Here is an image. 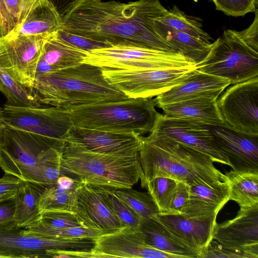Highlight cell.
<instances>
[{"label":"cell","mask_w":258,"mask_h":258,"mask_svg":"<svg viewBox=\"0 0 258 258\" xmlns=\"http://www.w3.org/2000/svg\"><path fill=\"white\" fill-rule=\"evenodd\" d=\"M168 11L157 0L127 3L81 0L62 17V29L108 45L127 41L153 49L176 51L153 28L154 20Z\"/></svg>","instance_id":"cell-1"},{"label":"cell","mask_w":258,"mask_h":258,"mask_svg":"<svg viewBox=\"0 0 258 258\" xmlns=\"http://www.w3.org/2000/svg\"><path fill=\"white\" fill-rule=\"evenodd\" d=\"M166 26L200 39L207 43H211V37L203 30L202 24L192 17L182 12L176 6L163 16L157 18Z\"/></svg>","instance_id":"cell-31"},{"label":"cell","mask_w":258,"mask_h":258,"mask_svg":"<svg viewBox=\"0 0 258 258\" xmlns=\"http://www.w3.org/2000/svg\"><path fill=\"white\" fill-rule=\"evenodd\" d=\"M74 213L84 227L104 234L122 227L98 186L82 182L78 186Z\"/></svg>","instance_id":"cell-19"},{"label":"cell","mask_w":258,"mask_h":258,"mask_svg":"<svg viewBox=\"0 0 258 258\" xmlns=\"http://www.w3.org/2000/svg\"><path fill=\"white\" fill-rule=\"evenodd\" d=\"M85 51L66 42L56 32L44 40L41 57L55 71L83 63Z\"/></svg>","instance_id":"cell-27"},{"label":"cell","mask_w":258,"mask_h":258,"mask_svg":"<svg viewBox=\"0 0 258 258\" xmlns=\"http://www.w3.org/2000/svg\"><path fill=\"white\" fill-rule=\"evenodd\" d=\"M196 69L228 79L231 85L243 82L258 77V52L243 40L238 31L227 29L212 43L209 54Z\"/></svg>","instance_id":"cell-8"},{"label":"cell","mask_w":258,"mask_h":258,"mask_svg":"<svg viewBox=\"0 0 258 258\" xmlns=\"http://www.w3.org/2000/svg\"><path fill=\"white\" fill-rule=\"evenodd\" d=\"M5 125L65 141L74 124L67 113L57 107L15 106L5 104Z\"/></svg>","instance_id":"cell-13"},{"label":"cell","mask_w":258,"mask_h":258,"mask_svg":"<svg viewBox=\"0 0 258 258\" xmlns=\"http://www.w3.org/2000/svg\"><path fill=\"white\" fill-rule=\"evenodd\" d=\"M224 176L229 186V201L236 202L240 208L258 205V173L231 170Z\"/></svg>","instance_id":"cell-28"},{"label":"cell","mask_w":258,"mask_h":258,"mask_svg":"<svg viewBox=\"0 0 258 258\" xmlns=\"http://www.w3.org/2000/svg\"><path fill=\"white\" fill-rule=\"evenodd\" d=\"M5 173L0 178V202L13 199L23 184L21 179L11 174Z\"/></svg>","instance_id":"cell-42"},{"label":"cell","mask_w":258,"mask_h":258,"mask_svg":"<svg viewBox=\"0 0 258 258\" xmlns=\"http://www.w3.org/2000/svg\"><path fill=\"white\" fill-rule=\"evenodd\" d=\"M251 258L243 251L225 247L216 241H211L202 258Z\"/></svg>","instance_id":"cell-41"},{"label":"cell","mask_w":258,"mask_h":258,"mask_svg":"<svg viewBox=\"0 0 258 258\" xmlns=\"http://www.w3.org/2000/svg\"><path fill=\"white\" fill-rule=\"evenodd\" d=\"M210 127L218 150L232 170L258 173V135L238 131L225 122Z\"/></svg>","instance_id":"cell-16"},{"label":"cell","mask_w":258,"mask_h":258,"mask_svg":"<svg viewBox=\"0 0 258 258\" xmlns=\"http://www.w3.org/2000/svg\"><path fill=\"white\" fill-rule=\"evenodd\" d=\"M91 239L55 238L26 233L15 223L0 227V257H50L52 249L90 250Z\"/></svg>","instance_id":"cell-10"},{"label":"cell","mask_w":258,"mask_h":258,"mask_svg":"<svg viewBox=\"0 0 258 258\" xmlns=\"http://www.w3.org/2000/svg\"><path fill=\"white\" fill-rule=\"evenodd\" d=\"M4 126L5 123L3 118V108L0 107V140Z\"/></svg>","instance_id":"cell-47"},{"label":"cell","mask_w":258,"mask_h":258,"mask_svg":"<svg viewBox=\"0 0 258 258\" xmlns=\"http://www.w3.org/2000/svg\"><path fill=\"white\" fill-rule=\"evenodd\" d=\"M62 19L49 0H42L22 24L9 34L49 36L62 28Z\"/></svg>","instance_id":"cell-24"},{"label":"cell","mask_w":258,"mask_h":258,"mask_svg":"<svg viewBox=\"0 0 258 258\" xmlns=\"http://www.w3.org/2000/svg\"><path fill=\"white\" fill-rule=\"evenodd\" d=\"M102 70L82 63L37 77L34 96L41 105L61 108L129 99L108 82Z\"/></svg>","instance_id":"cell-2"},{"label":"cell","mask_w":258,"mask_h":258,"mask_svg":"<svg viewBox=\"0 0 258 258\" xmlns=\"http://www.w3.org/2000/svg\"><path fill=\"white\" fill-rule=\"evenodd\" d=\"M0 91L7 98L6 104L15 106L41 105L33 93L15 81L1 64Z\"/></svg>","instance_id":"cell-34"},{"label":"cell","mask_w":258,"mask_h":258,"mask_svg":"<svg viewBox=\"0 0 258 258\" xmlns=\"http://www.w3.org/2000/svg\"><path fill=\"white\" fill-rule=\"evenodd\" d=\"M83 63L102 69L139 71L195 66L178 51L153 49L132 41H121L85 51Z\"/></svg>","instance_id":"cell-7"},{"label":"cell","mask_w":258,"mask_h":258,"mask_svg":"<svg viewBox=\"0 0 258 258\" xmlns=\"http://www.w3.org/2000/svg\"><path fill=\"white\" fill-rule=\"evenodd\" d=\"M66 141L5 125L0 140V167L33 182L40 164L63 152Z\"/></svg>","instance_id":"cell-6"},{"label":"cell","mask_w":258,"mask_h":258,"mask_svg":"<svg viewBox=\"0 0 258 258\" xmlns=\"http://www.w3.org/2000/svg\"><path fill=\"white\" fill-rule=\"evenodd\" d=\"M188 198L181 214L189 217L217 215L229 201L225 181L199 180L188 185Z\"/></svg>","instance_id":"cell-21"},{"label":"cell","mask_w":258,"mask_h":258,"mask_svg":"<svg viewBox=\"0 0 258 258\" xmlns=\"http://www.w3.org/2000/svg\"><path fill=\"white\" fill-rule=\"evenodd\" d=\"M77 187L64 188L56 183L46 186L40 199L41 211H64L74 213L75 191Z\"/></svg>","instance_id":"cell-32"},{"label":"cell","mask_w":258,"mask_h":258,"mask_svg":"<svg viewBox=\"0 0 258 258\" xmlns=\"http://www.w3.org/2000/svg\"><path fill=\"white\" fill-rule=\"evenodd\" d=\"M15 205L13 199L0 202V227L15 223Z\"/></svg>","instance_id":"cell-45"},{"label":"cell","mask_w":258,"mask_h":258,"mask_svg":"<svg viewBox=\"0 0 258 258\" xmlns=\"http://www.w3.org/2000/svg\"><path fill=\"white\" fill-rule=\"evenodd\" d=\"M216 215L189 217L179 214L158 213L152 218L157 221L171 237L202 258L212 240L217 224Z\"/></svg>","instance_id":"cell-15"},{"label":"cell","mask_w":258,"mask_h":258,"mask_svg":"<svg viewBox=\"0 0 258 258\" xmlns=\"http://www.w3.org/2000/svg\"><path fill=\"white\" fill-rule=\"evenodd\" d=\"M62 17L66 15L81 0H49Z\"/></svg>","instance_id":"cell-46"},{"label":"cell","mask_w":258,"mask_h":258,"mask_svg":"<svg viewBox=\"0 0 258 258\" xmlns=\"http://www.w3.org/2000/svg\"><path fill=\"white\" fill-rule=\"evenodd\" d=\"M48 36L8 34L0 37L1 66L15 81L32 93L37 66Z\"/></svg>","instance_id":"cell-11"},{"label":"cell","mask_w":258,"mask_h":258,"mask_svg":"<svg viewBox=\"0 0 258 258\" xmlns=\"http://www.w3.org/2000/svg\"><path fill=\"white\" fill-rule=\"evenodd\" d=\"M213 240L223 246L258 257V205L240 208L232 219L217 223Z\"/></svg>","instance_id":"cell-18"},{"label":"cell","mask_w":258,"mask_h":258,"mask_svg":"<svg viewBox=\"0 0 258 258\" xmlns=\"http://www.w3.org/2000/svg\"><path fill=\"white\" fill-rule=\"evenodd\" d=\"M157 1H159V0H157Z\"/></svg>","instance_id":"cell-48"},{"label":"cell","mask_w":258,"mask_h":258,"mask_svg":"<svg viewBox=\"0 0 258 258\" xmlns=\"http://www.w3.org/2000/svg\"><path fill=\"white\" fill-rule=\"evenodd\" d=\"M88 184L113 188H132L142 174L139 154L132 156L98 153L66 142L61 175Z\"/></svg>","instance_id":"cell-4"},{"label":"cell","mask_w":258,"mask_h":258,"mask_svg":"<svg viewBox=\"0 0 258 258\" xmlns=\"http://www.w3.org/2000/svg\"><path fill=\"white\" fill-rule=\"evenodd\" d=\"M57 35L69 44L86 51L108 46L103 42L68 32L62 29L57 32Z\"/></svg>","instance_id":"cell-40"},{"label":"cell","mask_w":258,"mask_h":258,"mask_svg":"<svg viewBox=\"0 0 258 258\" xmlns=\"http://www.w3.org/2000/svg\"><path fill=\"white\" fill-rule=\"evenodd\" d=\"M75 227H84L75 213L53 211L42 212L40 219L36 225L24 229L31 232L42 229Z\"/></svg>","instance_id":"cell-36"},{"label":"cell","mask_w":258,"mask_h":258,"mask_svg":"<svg viewBox=\"0 0 258 258\" xmlns=\"http://www.w3.org/2000/svg\"><path fill=\"white\" fill-rule=\"evenodd\" d=\"M177 181L166 177H157L149 180L147 188L159 210V213H167L172 195L178 183Z\"/></svg>","instance_id":"cell-35"},{"label":"cell","mask_w":258,"mask_h":258,"mask_svg":"<svg viewBox=\"0 0 258 258\" xmlns=\"http://www.w3.org/2000/svg\"><path fill=\"white\" fill-rule=\"evenodd\" d=\"M255 17L250 26L238 32L243 40L252 49L258 52V10L254 12Z\"/></svg>","instance_id":"cell-44"},{"label":"cell","mask_w":258,"mask_h":258,"mask_svg":"<svg viewBox=\"0 0 258 258\" xmlns=\"http://www.w3.org/2000/svg\"><path fill=\"white\" fill-rule=\"evenodd\" d=\"M146 244L177 258H198L197 255L174 240L153 218L143 220L140 226Z\"/></svg>","instance_id":"cell-29"},{"label":"cell","mask_w":258,"mask_h":258,"mask_svg":"<svg viewBox=\"0 0 258 258\" xmlns=\"http://www.w3.org/2000/svg\"><path fill=\"white\" fill-rule=\"evenodd\" d=\"M219 96L203 95L163 105L159 107L163 114L186 117L215 125L224 123L218 105Z\"/></svg>","instance_id":"cell-23"},{"label":"cell","mask_w":258,"mask_h":258,"mask_svg":"<svg viewBox=\"0 0 258 258\" xmlns=\"http://www.w3.org/2000/svg\"><path fill=\"white\" fill-rule=\"evenodd\" d=\"M91 249L100 257L177 258L146 244L140 226H126L98 236Z\"/></svg>","instance_id":"cell-17"},{"label":"cell","mask_w":258,"mask_h":258,"mask_svg":"<svg viewBox=\"0 0 258 258\" xmlns=\"http://www.w3.org/2000/svg\"><path fill=\"white\" fill-rule=\"evenodd\" d=\"M139 151L141 186L157 177H166L188 185L197 181L222 180L225 176L205 154L171 139L149 134L141 136Z\"/></svg>","instance_id":"cell-3"},{"label":"cell","mask_w":258,"mask_h":258,"mask_svg":"<svg viewBox=\"0 0 258 258\" xmlns=\"http://www.w3.org/2000/svg\"><path fill=\"white\" fill-rule=\"evenodd\" d=\"M46 186L23 181L22 187L13 199L15 205V222L17 227L25 229L39 222L42 214L40 199Z\"/></svg>","instance_id":"cell-26"},{"label":"cell","mask_w":258,"mask_h":258,"mask_svg":"<svg viewBox=\"0 0 258 258\" xmlns=\"http://www.w3.org/2000/svg\"><path fill=\"white\" fill-rule=\"evenodd\" d=\"M24 230L26 233L32 235L55 238L94 239L101 234H104L100 230L84 227L42 229L31 232Z\"/></svg>","instance_id":"cell-38"},{"label":"cell","mask_w":258,"mask_h":258,"mask_svg":"<svg viewBox=\"0 0 258 258\" xmlns=\"http://www.w3.org/2000/svg\"><path fill=\"white\" fill-rule=\"evenodd\" d=\"M153 28L163 39L168 42L172 49L192 60L196 65L208 55L212 43H207L187 34L178 31L157 20L153 21Z\"/></svg>","instance_id":"cell-25"},{"label":"cell","mask_w":258,"mask_h":258,"mask_svg":"<svg viewBox=\"0 0 258 258\" xmlns=\"http://www.w3.org/2000/svg\"><path fill=\"white\" fill-rule=\"evenodd\" d=\"M114 194L141 218L142 221L152 218L159 213L158 209L148 192H141L127 188H113Z\"/></svg>","instance_id":"cell-33"},{"label":"cell","mask_w":258,"mask_h":258,"mask_svg":"<svg viewBox=\"0 0 258 258\" xmlns=\"http://www.w3.org/2000/svg\"><path fill=\"white\" fill-rule=\"evenodd\" d=\"M42 0H0V37L18 28Z\"/></svg>","instance_id":"cell-30"},{"label":"cell","mask_w":258,"mask_h":258,"mask_svg":"<svg viewBox=\"0 0 258 258\" xmlns=\"http://www.w3.org/2000/svg\"><path fill=\"white\" fill-rule=\"evenodd\" d=\"M218 105L227 125L258 135V77L228 87L219 97Z\"/></svg>","instance_id":"cell-14"},{"label":"cell","mask_w":258,"mask_h":258,"mask_svg":"<svg viewBox=\"0 0 258 258\" xmlns=\"http://www.w3.org/2000/svg\"><path fill=\"white\" fill-rule=\"evenodd\" d=\"M65 141L105 154L132 156L139 154L141 136L135 133H115L74 125Z\"/></svg>","instance_id":"cell-20"},{"label":"cell","mask_w":258,"mask_h":258,"mask_svg":"<svg viewBox=\"0 0 258 258\" xmlns=\"http://www.w3.org/2000/svg\"><path fill=\"white\" fill-rule=\"evenodd\" d=\"M188 198V185L183 182L178 181L171 197L168 212L166 213L182 214Z\"/></svg>","instance_id":"cell-43"},{"label":"cell","mask_w":258,"mask_h":258,"mask_svg":"<svg viewBox=\"0 0 258 258\" xmlns=\"http://www.w3.org/2000/svg\"><path fill=\"white\" fill-rule=\"evenodd\" d=\"M216 9L228 16H244L254 12L257 9V0H212Z\"/></svg>","instance_id":"cell-39"},{"label":"cell","mask_w":258,"mask_h":258,"mask_svg":"<svg viewBox=\"0 0 258 258\" xmlns=\"http://www.w3.org/2000/svg\"><path fill=\"white\" fill-rule=\"evenodd\" d=\"M152 98L61 108L78 127L115 133H150L160 114Z\"/></svg>","instance_id":"cell-5"},{"label":"cell","mask_w":258,"mask_h":258,"mask_svg":"<svg viewBox=\"0 0 258 258\" xmlns=\"http://www.w3.org/2000/svg\"><path fill=\"white\" fill-rule=\"evenodd\" d=\"M99 187L122 227L140 226L142 222L141 218L134 210L114 194L113 188Z\"/></svg>","instance_id":"cell-37"},{"label":"cell","mask_w":258,"mask_h":258,"mask_svg":"<svg viewBox=\"0 0 258 258\" xmlns=\"http://www.w3.org/2000/svg\"><path fill=\"white\" fill-rule=\"evenodd\" d=\"M210 125L189 118L160 113L149 134L180 143L205 154L214 162L230 166L227 158L218 150Z\"/></svg>","instance_id":"cell-12"},{"label":"cell","mask_w":258,"mask_h":258,"mask_svg":"<svg viewBox=\"0 0 258 258\" xmlns=\"http://www.w3.org/2000/svg\"><path fill=\"white\" fill-rule=\"evenodd\" d=\"M228 79L193 70L184 82L154 99L156 106L203 95L220 96L229 85Z\"/></svg>","instance_id":"cell-22"},{"label":"cell","mask_w":258,"mask_h":258,"mask_svg":"<svg viewBox=\"0 0 258 258\" xmlns=\"http://www.w3.org/2000/svg\"><path fill=\"white\" fill-rule=\"evenodd\" d=\"M196 66L139 71L103 69L104 76L130 98H153L182 84Z\"/></svg>","instance_id":"cell-9"}]
</instances>
